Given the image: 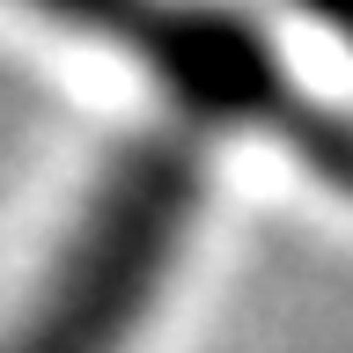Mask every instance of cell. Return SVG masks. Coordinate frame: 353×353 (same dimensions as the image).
<instances>
[{
	"mask_svg": "<svg viewBox=\"0 0 353 353\" xmlns=\"http://www.w3.org/2000/svg\"><path fill=\"white\" fill-rule=\"evenodd\" d=\"M199 184H206V154L192 132L132 140L74 214L37 302L15 316L0 353H125L170 258L184 250Z\"/></svg>",
	"mask_w": 353,
	"mask_h": 353,
	"instance_id": "cell-1",
	"label": "cell"
},
{
	"mask_svg": "<svg viewBox=\"0 0 353 353\" xmlns=\"http://www.w3.org/2000/svg\"><path fill=\"white\" fill-rule=\"evenodd\" d=\"M302 8L324 22L331 37H346V44H353V0H302Z\"/></svg>",
	"mask_w": 353,
	"mask_h": 353,
	"instance_id": "cell-3",
	"label": "cell"
},
{
	"mask_svg": "<svg viewBox=\"0 0 353 353\" xmlns=\"http://www.w3.org/2000/svg\"><path fill=\"white\" fill-rule=\"evenodd\" d=\"M22 8L66 22L81 37L125 44L132 59L170 96H184L199 118L265 125V132H280L287 148H302L316 170L353 184V125L309 103L243 22L214 15V8H192V0H22Z\"/></svg>",
	"mask_w": 353,
	"mask_h": 353,
	"instance_id": "cell-2",
	"label": "cell"
}]
</instances>
